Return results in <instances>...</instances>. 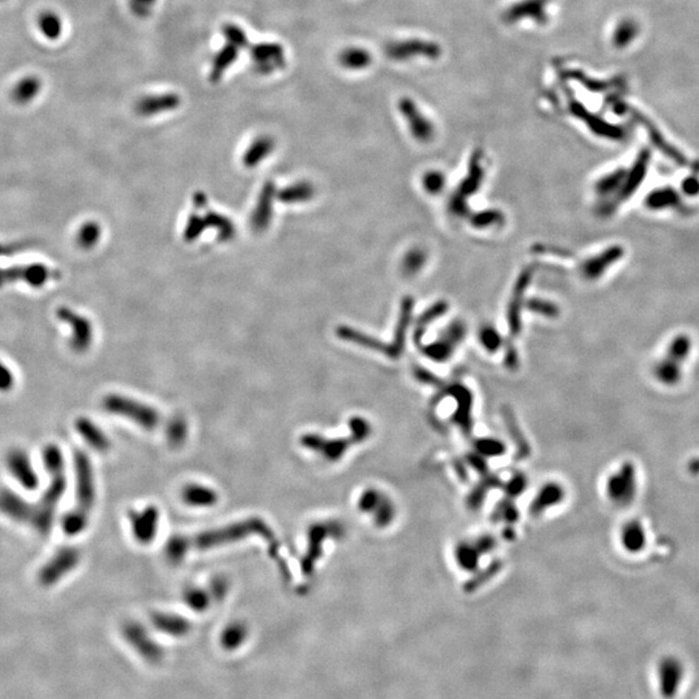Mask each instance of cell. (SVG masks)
Returning <instances> with one entry per match:
<instances>
[{"instance_id": "b9f144b4", "label": "cell", "mask_w": 699, "mask_h": 699, "mask_svg": "<svg viewBox=\"0 0 699 699\" xmlns=\"http://www.w3.org/2000/svg\"><path fill=\"white\" fill-rule=\"evenodd\" d=\"M571 77L576 79V80H579V82L582 83V85H587L588 88L593 90V91H599V90L602 91V90H606V88H609V87H610L609 83H606V82H596V80H593V79H590V78L582 76V74H580L579 71L574 73Z\"/></svg>"}, {"instance_id": "9a60e30c", "label": "cell", "mask_w": 699, "mask_h": 699, "mask_svg": "<svg viewBox=\"0 0 699 699\" xmlns=\"http://www.w3.org/2000/svg\"><path fill=\"white\" fill-rule=\"evenodd\" d=\"M275 197H276L275 186L272 181H267L258 196L256 208L250 215V227L254 232H264L268 228V225H271Z\"/></svg>"}, {"instance_id": "4316f807", "label": "cell", "mask_w": 699, "mask_h": 699, "mask_svg": "<svg viewBox=\"0 0 699 699\" xmlns=\"http://www.w3.org/2000/svg\"><path fill=\"white\" fill-rule=\"evenodd\" d=\"M276 196L284 203H303L315 196V186L309 181H298L282 188Z\"/></svg>"}, {"instance_id": "1f68e13d", "label": "cell", "mask_w": 699, "mask_h": 699, "mask_svg": "<svg viewBox=\"0 0 699 699\" xmlns=\"http://www.w3.org/2000/svg\"><path fill=\"white\" fill-rule=\"evenodd\" d=\"M248 635L246 626L244 623L234 621L232 624L225 627L222 636H220V643L225 650L233 652L244 645L248 638Z\"/></svg>"}, {"instance_id": "9c48e42d", "label": "cell", "mask_w": 699, "mask_h": 699, "mask_svg": "<svg viewBox=\"0 0 699 699\" xmlns=\"http://www.w3.org/2000/svg\"><path fill=\"white\" fill-rule=\"evenodd\" d=\"M122 636L124 641L131 646L135 652L152 664L161 662L163 658L162 647L155 643V640L148 633L138 621H126L122 628Z\"/></svg>"}, {"instance_id": "7402d4cb", "label": "cell", "mask_w": 699, "mask_h": 699, "mask_svg": "<svg viewBox=\"0 0 699 699\" xmlns=\"http://www.w3.org/2000/svg\"><path fill=\"white\" fill-rule=\"evenodd\" d=\"M399 109H400L402 114L407 118L412 132L417 138H419V139H426V138L430 136V133H431V124H430V122L427 121L425 116L419 113L416 104L411 99L404 97V99L399 101Z\"/></svg>"}, {"instance_id": "e575fe53", "label": "cell", "mask_w": 699, "mask_h": 699, "mask_svg": "<svg viewBox=\"0 0 699 699\" xmlns=\"http://www.w3.org/2000/svg\"><path fill=\"white\" fill-rule=\"evenodd\" d=\"M222 32L225 35L227 43L237 47L239 49H244V48L248 49L250 43H249V39L245 31L242 30L240 26H237L234 23H225L223 29H222Z\"/></svg>"}, {"instance_id": "3957f363", "label": "cell", "mask_w": 699, "mask_h": 699, "mask_svg": "<svg viewBox=\"0 0 699 699\" xmlns=\"http://www.w3.org/2000/svg\"><path fill=\"white\" fill-rule=\"evenodd\" d=\"M253 534H262V535L268 536V534H271V531L264 525L263 520L253 518V520H244L240 523H234L228 527L203 532L201 535L196 536L193 543H191L188 540V544H189V546L193 544V546L200 551H206V549L217 546V545L237 542V540H241L242 537L253 535Z\"/></svg>"}, {"instance_id": "5bb4252c", "label": "cell", "mask_w": 699, "mask_h": 699, "mask_svg": "<svg viewBox=\"0 0 699 699\" xmlns=\"http://www.w3.org/2000/svg\"><path fill=\"white\" fill-rule=\"evenodd\" d=\"M132 535L141 544H149L158 531L160 513L155 506H147L140 512L129 514Z\"/></svg>"}, {"instance_id": "d4e9b609", "label": "cell", "mask_w": 699, "mask_h": 699, "mask_svg": "<svg viewBox=\"0 0 699 699\" xmlns=\"http://www.w3.org/2000/svg\"><path fill=\"white\" fill-rule=\"evenodd\" d=\"M240 54V49L237 47L232 46L227 43L222 49H219L213 62H211V69H210L209 79L211 83H217L222 77L225 76V70L231 68L233 62L237 60Z\"/></svg>"}, {"instance_id": "30bf717a", "label": "cell", "mask_w": 699, "mask_h": 699, "mask_svg": "<svg viewBox=\"0 0 699 699\" xmlns=\"http://www.w3.org/2000/svg\"><path fill=\"white\" fill-rule=\"evenodd\" d=\"M248 49L253 61V70L256 74L270 76L277 70L284 69L287 65L285 51L280 43L264 42L249 44Z\"/></svg>"}, {"instance_id": "4fadbf2b", "label": "cell", "mask_w": 699, "mask_h": 699, "mask_svg": "<svg viewBox=\"0 0 699 699\" xmlns=\"http://www.w3.org/2000/svg\"><path fill=\"white\" fill-rule=\"evenodd\" d=\"M57 316L59 318H61L62 321H65L66 324L71 326L73 337H71L70 342H71L73 349L76 350L77 352H82L91 346L93 332L92 325H91L88 318H85V316H82V315H79L77 312L66 309V307L59 309Z\"/></svg>"}, {"instance_id": "83f0119b", "label": "cell", "mask_w": 699, "mask_h": 699, "mask_svg": "<svg viewBox=\"0 0 699 699\" xmlns=\"http://www.w3.org/2000/svg\"><path fill=\"white\" fill-rule=\"evenodd\" d=\"M40 88H42V82L38 77H34V76L25 77L21 80H18L17 85L13 87L12 92H11V97L16 104L25 105L37 97Z\"/></svg>"}, {"instance_id": "52a82bcc", "label": "cell", "mask_w": 699, "mask_h": 699, "mask_svg": "<svg viewBox=\"0 0 699 699\" xmlns=\"http://www.w3.org/2000/svg\"><path fill=\"white\" fill-rule=\"evenodd\" d=\"M359 509L372 515L376 526L388 527L396 518V505L388 494L380 489H369L359 497Z\"/></svg>"}, {"instance_id": "ba28073f", "label": "cell", "mask_w": 699, "mask_h": 699, "mask_svg": "<svg viewBox=\"0 0 699 699\" xmlns=\"http://www.w3.org/2000/svg\"><path fill=\"white\" fill-rule=\"evenodd\" d=\"M385 54L394 61H407L413 57L438 60L442 56V48L438 43L430 40L405 39L388 43L385 47Z\"/></svg>"}, {"instance_id": "6da1fadb", "label": "cell", "mask_w": 699, "mask_h": 699, "mask_svg": "<svg viewBox=\"0 0 699 699\" xmlns=\"http://www.w3.org/2000/svg\"><path fill=\"white\" fill-rule=\"evenodd\" d=\"M43 464L49 482L40 500L31 504L30 526L40 535H48L52 531L59 505L68 489L65 456L57 444H47L43 448Z\"/></svg>"}, {"instance_id": "cb8c5ba5", "label": "cell", "mask_w": 699, "mask_h": 699, "mask_svg": "<svg viewBox=\"0 0 699 699\" xmlns=\"http://www.w3.org/2000/svg\"><path fill=\"white\" fill-rule=\"evenodd\" d=\"M275 149V140L268 135L258 136L245 150L242 163L246 169H254L259 163L271 155Z\"/></svg>"}, {"instance_id": "44dd1931", "label": "cell", "mask_w": 699, "mask_h": 699, "mask_svg": "<svg viewBox=\"0 0 699 699\" xmlns=\"http://www.w3.org/2000/svg\"><path fill=\"white\" fill-rule=\"evenodd\" d=\"M621 546L628 553H638L644 549L646 544L645 528L638 520H629L619 530Z\"/></svg>"}, {"instance_id": "d6986e66", "label": "cell", "mask_w": 699, "mask_h": 699, "mask_svg": "<svg viewBox=\"0 0 699 699\" xmlns=\"http://www.w3.org/2000/svg\"><path fill=\"white\" fill-rule=\"evenodd\" d=\"M76 430L79 436L85 441L88 447L97 452H107L110 450L112 443L105 431L97 426L92 419L88 417H79L76 421Z\"/></svg>"}, {"instance_id": "8992f818", "label": "cell", "mask_w": 699, "mask_h": 699, "mask_svg": "<svg viewBox=\"0 0 699 699\" xmlns=\"http://www.w3.org/2000/svg\"><path fill=\"white\" fill-rule=\"evenodd\" d=\"M74 475H76V508L90 513L96 501V479L91 458L85 450H77L74 453Z\"/></svg>"}, {"instance_id": "f1b7e54d", "label": "cell", "mask_w": 699, "mask_h": 699, "mask_svg": "<svg viewBox=\"0 0 699 699\" xmlns=\"http://www.w3.org/2000/svg\"><path fill=\"white\" fill-rule=\"evenodd\" d=\"M202 217H203V220H205L206 229H209V228L215 229L219 240L229 241L232 240L233 237H234L236 228H234V225H233V222L229 217H225V215H222L219 213H215V211H208Z\"/></svg>"}, {"instance_id": "f35d334b", "label": "cell", "mask_w": 699, "mask_h": 699, "mask_svg": "<svg viewBox=\"0 0 699 699\" xmlns=\"http://www.w3.org/2000/svg\"><path fill=\"white\" fill-rule=\"evenodd\" d=\"M155 3L157 0H130V9L136 17L145 18L152 13Z\"/></svg>"}, {"instance_id": "836d02e7", "label": "cell", "mask_w": 699, "mask_h": 699, "mask_svg": "<svg viewBox=\"0 0 699 699\" xmlns=\"http://www.w3.org/2000/svg\"><path fill=\"white\" fill-rule=\"evenodd\" d=\"M38 26L39 30L47 39L54 40V39L60 38V35H61V20L54 12L47 11L39 16Z\"/></svg>"}, {"instance_id": "5b68a950", "label": "cell", "mask_w": 699, "mask_h": 699, "mask_svg": "<svg viewBox=\"0 0 699 699\" xmlns=\"http://www.w3.org/2000/svg\"><path fill=\"white\" fill-rule=\"evenodd\" d=\"M82 553L77 546L65 545L59 548L54 556L40 567L38 582L42 587H54L64 578L71 574L80 563Z\"/></svg>"}, {"instance_id": "d6a6232c", "label": "cell", "mask_w": 699, "mask_h": 699, "mask_svg": "<svg viewBox=\"0 0 699 699\" xmlns=\"http://www.w3.org/2000/svg\"><path fill=\"white\" fill-rule=\"evenodd\" d=\"M638 35V25L633 20H623L615 28L613 35L614 46L616 48H626Z\"/></svg>"}, {"instance_id": "d590c367", "label": "cell", "mask_w": 699, "mask_h": 699, "mask_svg": "<svg viewBox=\"0 0 699 699\" xmlns=\"http://www.w3.org/2000/svg\"><path fill=\"white\" fill-rule=\"evenodd\" d=\"M101 228L97 223L90 222L83 225L78 234V242L82 248L90 249L95 246L100 240Z\"/></svg>"}, {"instance_id": "4dcf8cb0", "label": "cell", "mask_w": 699, "mask_h": 699, "mask_svg": "<svg viewBox=\"0 0 699 699\" xmlns=\"http://www.w3.org/2000/svg\"><path fill=\"white\" fill-rule=\"evenodd\" d=\"M90 522V513L85 512L82 509L73 508L71 510L66 513L62 517V530L66 535L77 536L85 532V528Z\"/></svg>"}, {"instance_id": "ffe728a7", "label": "cell", "mask_w": 699, "mask_h": 699, "mask_svg": "<svg viewBox=\"0 0 699 699\" xmlns=\"http://www.w3.org/2000/svg\"><path fill=\"white\" fill-rule=\"evenodd\" d=\"M563 498L565 491L562 486L554 482H546L536 492L535 498L532 501V510L540 515L551 508L562 504Z\"/></svg>"}, {"instance_id": "7c38bea8", "label": "cell", "mask_w": 699, "mask_h": 699, "mask_svg": "<svg viewBox=\"0 0 699 699\" xmlns=\"http://www.w3.org/2000/svg\"><path fill=\"white\" fill-rule=\"evenodd\" d=\"M549 0H520L505 11L503 20L513 25L528 18L539 25H545L549 20L546 12Z\"/></svg>"}, {"instance_id": "ac0fdd59", "label": "cell", "mask_w": 699, "mask_h": 699, "mask_svg": "<svg viewBox=\"0 0 699 699\" xmlns=\"http://www.w3.org/2000/svg\"><path fill=\"white\" fill-rule=\"evenodd\" d=\"M51 276H52V272L40 264L16 267V268H8L6 271H0V285L7 282V281L21 280V281H26L32 287H40Z\"/></svg>"}, {"instance_id": "603a6c76", "label": "cell", "mask_w": 699, "mask_h": 699, "mask_svg": "<svg viewBox=\"0 0 699 699\" xmlns=\"http://www.w3.org/2000/svg\"><path fill=\"white\" fill-rule=\"evenodd\" d=\"M152 623L155 628L165 635L172 637L186 636L191 631V623L180 615L167 613H157L152 616Z\"/></svg>"}, {"instance_id": "ab89813d", "label": "cell", "mask_w": 699, "mask_h": 699, "mask_svg": "<svg viewBox=\"0 0 699 699\" xmlns=\"http://www.w3.org/2000/svg\"><path fill=\"white\" fill-rule=\"evenodd\" d=\"M15 386V376L3 362H0V391H9Z\"/></svg>"}, {"instance_id": "8d00e7d4", "label": "cell", "mask_w": 699, "mask_h": 699, "mask_svg": "<svg viewBox=\"0 0 699 699\" xmlns=\"http://www.w3.org/2000/svg\"><path fill=\"white\" fill-rule=\"evenodd\" d=\"M184 602L198 613L205 611L210 606L209 595L205 590L191 588L184 593Z\"/></svg>"}, {"instance_id": "277c9868", "label": "cell", "mask_w": 699, "mask_h": 699, "mask_svg": "<svg viewBox=\"0 0 699 699\" xmlns=\"http://www.w3.org/2000/svg\"><path fill=\"white\" fill-rule=\"evenodd\" d=\"M637 486L635 465L624 462L607 474L604 483L606 498L615 506H627L636 497Z\"/></svg>"}, {"instance_id": "7bdbcfd3", "label": "cell", "mask_w": 699, "mask_h": 699, "mask_svg": "<svg viewBox=\"0 0 699 699\" xmlns=\"http://www.w3.org/2000/svg\"><path fill=\"white\" fill-rule=\"evenodd\" d=\"M0 1H1V0H0Z\"/></svg>"}, {"instance_id": "484cf974", "label": "cell", "mask_w": 699, "mask_h": 699, "mask_svg": "<svg viewBox=\"0 0 699 699\" xmlns=\"http://www.w3.org/2000/svg\"><path fill=\"white\" fill-rule=\"evenodd\" d=\"M338 64L347 70L366 69L372 64V54L360 47H349L340 52Z\"/></svg>"}, {"instance_id": "8fae6325", "label": "cell", "mask_w": 699, "mask_h": 699, "mask_svg": "<svg viewBox=\"0 0 699 699\" xmlns=\"http://www.w3.org/2000/svg\"><path fill=\"white\" fill-rule=\"evenodd\" d=\"M8 472L23 489L35 491L39 487V475L26 450L13 448L6 456Z\"/></svg>"}, {"instance_id": "2e32d148", "label": "cell", "mask_w": 699, "mask_h": 699, "mask_svg": "<svg viewBox=\"0 0 699 699\" xmlns=\"http://www.w3.org/2000/svg\"><path fill=\"white\" fill-rule=\"evenodd\" d=\"M31 504L32 503H29L12 489H0V513H3L9 520L30 526L32 517Z\"/></svg>"}, {"instance_id": "e0dca14e", "label": "cell", "mask_w": 699, "mask_h": 699, "mask_svg": "<svg viewBox=\"0 0 699 699\" xmlns=\"http://www.w3.org/2000/svg\"><path fill=\"white\" fill-rule=\"evenodd\" d=\"M181 104V99L178 93L167 92L161 95H152V96H144L141 97L136 105L135 110L141 116H153L163 113V112H170L179 108Z\"/></svg>"}, {"instance_id": "7a4b0ae2", "label": "cell", "mask_w": 699, "mask_h": 699, "mask_svg": "<svg viewBox=\"0 0 699 699\" xmlns=\"http://www.w3.org/2000/svg\"><path fill=\"white\" fill-rule=\"evenodd\" d=\"M102 408L119 417L130 419L145 430L158 426L160 414L148 404L119 394H110L102 399Z\"/></svg>"}, {"instance_id": "74e56055", "label": "cell", "mask_w": 699, "mask_h": 699, "mask_svg": "<svg viewBox=\"0 0 699 699\" xmlns=\"http://www.w3.org/2000/svg\"><path fill=\"white\" fill-rule=\"evenodd\" d=\"M205 229H206V225H205L203 217L198 215V214H192V215H189L186 225H184L183 237L186 242H192L196 239H198L202 233L205 232Z\"/></svg>"}, {"instance_id": "60d3db41", "label": "cell", "mask_w": 699, "mask_h": 699, "mask_svg": "<svg viewBox=\"0 0 699 699\" xmlns=\"http://www.w3.org/2000/svg\"><path fill=\"white\" fill-rule=\"evenodd\" d=\"M186 424L180 419H175L172 424H171L170 433H169V438H170V442L177 443L179 444L180 442H183L186 439Z\"/></svg>"}, {"instance_id": "f546056e", "label": "cell", "mask_w": 699, "mask_h": 699, "mask_svg": "<svg viewBox=\"0 0 699 699\" xmlns=\"http://www.w3.org/2000/svg\"><path fill=\"white\" fill-rule=\"evenodd\" d=\"M183 500L186 504L193 505V506H210L217 503V496L214 489L200 486V484H191L183 489Z\"/></svg>"}]
</instances>
